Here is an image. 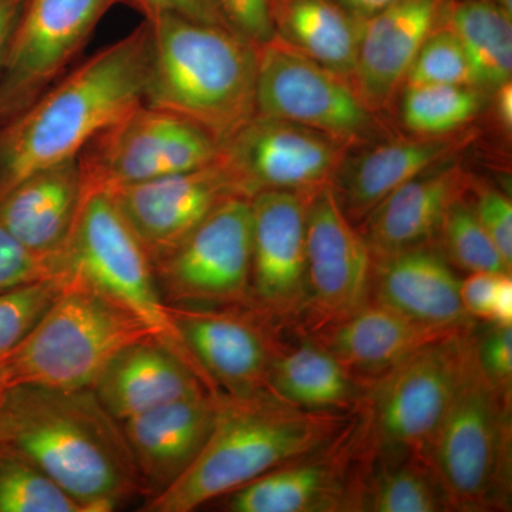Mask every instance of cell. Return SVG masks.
I'll use <instances>...</instances> for the list:
<instances>
[{
  "label": "cell",
  "mask_w": 512,
  "mask_h": 512,
  "mask_svg": "<svg viewBox=\"0 0 512 512\" xmlns=\"http://www.w3.org/2000/svg\"><path fill=\"white\" fill-rule=\"evenodd\" d=\"M150 45L144 20L0 124V198L30 175L79 157L101 130L144 103Z\"/></svg>",
  "instance_id": "cell-1"
},
{
  "label": "cell",
  "mask_w": 512,
  "mask_h": 512,
  "mask_svg": "<svg viewBox=\"0 0 512 512\" xmlns=\"http://www.w3.org/2000/svg\"><path fill=\"white\" fill-rule=\"evenodd\" d=\"M119 423L92 389H6L3 443L42 468L84 512L113 511L134 495H146Z\"/></svg>",
  "instance_id": "cell-2"
},
{
  "label": "cell",
  "mask_w": 512,
  "mask_h": 512,
  "mask_svg": "<svg viewBox=\"0 0 512 512\" xmlns=\"http://www.w3.org/2000/svg\"><path fill=\"white\" fill-rule=\"evenodd\" d=\"M357 409V407H356ZM306 410L271 393L222 394L210 439L170 488L148 498L146 512H191L330 443L356 412Z\"/></svg>",
  "instance_id": "cell-3"
},
{
  "label": "cell",
  "mask_w": 512,
  "mask_h": 512,
  "mask_svg": "<svg viewBox=\"0 0 512 512\" xmlns=\"http://www.w3.org/2000/svg\"><path fill=\"white\" fill-rule=\"evenodd\" d=\"M144 20L151 35L144 104L224 146L256 114V46L224 26L173 15Z\"/></svg>",
  "instance_id": "cell-4"
},
{
  "label": "cell",
  "mask_w": 512,
  "mask_h": 512,
  "mask_svg": "<svg viewBox=\"0 0 512 512\" xmlns=\"http://www.w3.org/2000/svg\"><path fill=\"white\" fill-rule=\"evenodd\" d=\"M64 278L66 284L52 308L18 348L8 353L6 387L93 389L121 350L156 338L146 323L92 286Z\"/></svg>",
  "instance_id": "cell-5"
},
{
  "label": "cell",
  "mask_w": 512,
  "mask_h": 512,
  "mask_svg": "<svg viewBox=\"0 0 512 512\" xmlns=\"http://www.w3.org/2000/svg\"><path fill=\"white\" fill-rule=\"evenodd\" d=\"M424 461L443 488L451 511L507 507L511 487V393L495 387L478 365L476 336Z\"/></svg>",
  "instance_id": "cell-6"
},
{
  "label": "cell",
  "mask_w": 512,
  "mask_h": 512,
  "mask_svg": "<svg viewBox=\"0 0 512 512\" xmlns=\"http://www.w3.org/2000/svg\"><path fill=\"white\" fill-rule=\"evenodd\" d=\"M57 269L146 323L158 340L200 372L171 320L150 256L109 192L84 190L72 234L57 255Z\"/></svg>",
  "instance_id": "cell-7"
},
{
  "label": "cell",
  "mask_w": 512,
  "mask_h": 512,
  "mask_svg": "<svg viewBox=\"0 0 512 512\" xmlns=\"http://www.w3.org/2000/svg\"><path fill=\"white\" fill-rule=\"evenodd\" d=\"M474 328L429 343L369 384L362 407L377 454L424 461L473 348Z\"/></svg>",
  "instance_id": "cell-8"
},
{
  "label": "cell",
  "mask_w": 512,
  "mask_h": 512,
  "mask_svg": "<svg viewBox=\"0 0 512 512\" xmlns=\"http://www.w3.org/2000/svg\"><path fill=\"white\" fill-rule=\"evenodd\" d=\"M220 153L202 128L143 103L101 130L77 160L84 190L113 192L204 167Z\"/></svg>",
  "instance_id": "cell-9"
},
{
  "label": "cell",
  "mask_w": 512,
  "mask_h": 512,
  "mask_svg": "<svg viewBox=\"0 0 512 512\" xmlns=\"http://www.w3.org/2000/svg\"><path fill=\"white\" fill-rule=\"evenodd\" d=\"M375 441L362 403L330 443L228 494L232 512L360 511Z\"/></svg>",
  "instance_id": "cell-10"
},
{
  "label": "cell",
  "mask_w": 512,
  "mask_h": 512,
  "mask_svg": "<svg viewBox=\"0 0 512 512\" xmlns=\"http://www.w3.org/2000/svg\"><path fill=\"white\" fill-rule=\"evenodd\" d=\"M251 265V198L245 197L222 202L153 264L168 305L247 309Z\"/></svg>",
  "instance_id": "cell-11"
},
{
  "label": "cell",
  "mask_w": 512,
  "mask_h": 512,
  "mask_svg": "<svg viewBox=\"0 0 512 512\" xmlns=\"http://www.w3.org/2000/svg\"><path fill=\"white\" fill-rule=\"evenodd\" d=\"M256 114L284 120L332 138L342 146L375 131L350 80L303 55L278 35L256 46Z\"/></svg>",
  "instance_id": "cell-12"
},
{
  "label": "cell",
  "mask_w": 512,
  "mask_h": 512,
  "mask_svg": "<svg viewBox=\"0 0 512 512\" xmlns=\"http://www.w3.org/2000/svg\"><path fill=\"white\" fill-rule=\"evenodd\" d=\"M121 0H25L0 72V124L69 70L100 20Z\"/></svg>",
  "instance_id": "cell-13"
},
{
  "label": "cell",
  "mask_w": 512,
  "mask_h": 512,
  "mask_svg": "<svg viewBox=\"0 0 512 512\" xmlns=\"http://www.w3.org/2000/svg\"><path fill=\"white\" fill-rule=\"evenodd\" d=\"M311 198L266 191L251 198L249 311L275 329L301 328L308 309L306 210Z\"/></svg>",
  "instance_id": "cell-14"
},
{
  "label": "cell",
  "mask_w": 512,
  "mask_h": 512,
  "mask_svg": "<svg viewBox=\"0 0 512 512\" xmlns=\"http://www.w3.org/2000/svg\"><path fill=\"white\" fill-rule=\"evenodd\" d=\"M343 151L311 128L255 114L221 147V156L244 197L286 191L312 198L332 185Z\"/></svg>",
  "instance_id": "cell-15"
},
{
  "label": "cell",
  "mask_w": 512,
  "mask_h": 512,
  "mask_svg": "<svg viewBox=\"0 0 512 512\" xmlns=\"http://www.w3.org/2000/svg\"><path fill=\"white\" fill-rule=\"evenodd\" d=\"M168 306L184 348L215 393L247 399L268 392L278 329L247 308Z\"/></svg>",
  "instance_id": "cell-16"
},
{
  "label": "cell",
  "mask_w": 512,
  "mask_h": 512,
  "mask_svg": "<svg viewBox=\"0 0 512 512\" xmlns=\"http://www.w3.org/2000/svg\"><path fill=\"white\" fill-rule=\"evenodd\" d=\"M373 255L362 232L340 208L332 185L308 201V309L299 332H315L369 302Z\"/></svg>",
  "instance_id": "cell-17"
},
{
  "label": "cell",
  "mask_w": 512,
  "mask_h": 512,
  "mask_svg": "<svg viewBox=\"0 0 512 512\" xmlns=\"http://www.w3.org/2000/svg\"><path fill=\"white\" fill-rule=\"evenodd\" d=\"M109 194L153 264L180 245L222 202L244 197L221 153L204 167Z\"/></svg>",
  "instance_id": "cell-18"
},
{
  "label": "cell",
  "mask_w": 512,
  "mask_h": 512,
  "mask_svg": "<svg viewBox=\"0 0 512 512\" xmlns=\"http://www.w3.org/2000/svg\"><path fill=\"white\" fill-rule=\"evenodd\" d=\"M448 0H394L363 20L352 84L367 109H386L417 53L443 20Z\"/></svg>",
  "instance_id": "cell-19"
},
{
  "label": "cell",
  "mask_w": 512,
  "mask_h": 512,
  "mask_svg": "<svg viewBox=\"0 0 512 512\" xmlns=\"http://www.w3.org/2000/svg\"><path fill=\"white\" fill-rule=\"evenodd\" d=\"M461 279L439 247L420 245L373 256L369 301L424 325L476 326L460 298Z\"/></svg>",
  "instance_id": "cell-20"
},
{
  "label": "cell",
  "mask_w": 512,
  "mask_h": 512,
  "mask_svg": "<svg viewBox=\"0 0 512 512\" xmlns=\"http://www.w3.org/2000/svg\"><path fill=\"white\" fill-rule=\"evenodd\" d=\"M221 397L177 400L121 423L147 498L164 493L200 456L214 430Z\"/></svg>",
  "instance_id": "cell-21"
},
{
  "label": "cell",
  "mask_w": 512,
  "mask_h": 512,
  "mask_svg": "<svg viewBox=\"0 0 512 512\" xmlns=\"http://www.w3.org/2000/svg\"><path fill=\"white\" fill-rule=\"evenodd\" d=\"M93 392L120 423L148 410L214 394L204 377L180 353L156 338L121 350L103 370Z\"/></svg>",
  "instance_id": "cell-22"
},
{
  "label": "cell",
  "mask_w": 512,
  "mask_h": 512,
  "mask_svg": "<svg viewBox=\"0 0 512 512\" xmlns=\"http://www.w3.org/2000/svg\"><path fill=\"white\" fill-rule=\"evenodd\" d=\"M466 329L424 325L369 301L346 318L306 335L369 386L416 350Z\"/></svg>",
  "instance_id": "cell-23"
},
{
  "label": "cell",
  "mask_w": 512,
  "mask_h": 512,
  "mask_svg": "<svg viewBox=\"0 0 512 512\" xmlns=\"http://www.w3.org/2000/svg\"><path fill=\"white\" fill-rule=\"evenodd\" d=\"M450 163L448 158L397 188L357 225L373 256L436 241L448 208L467 194V175Z\"/></svg>",
  "instance_id": "cell-24"
},
{
  "label": "cell",
  "mask_w": 512,
  "mask_h": 512,
  "mask_svg": "<svg viewBox=\"0 0 512 512\" xmlns=\"http://www.w3.org/2000/svg\"><path fill=\"white\" fill-rule=\"evenodd\" d=\"M84 195L79 160L30 175L0 198V224L37 255L56 258L72 234Z\"/></svg>",
  "instance_id": "cell-25"
},
{
  "label": "cell",
  "mask_w": 512,
  "mask_h": 512,
  "mask_svg": "<svg viewBox=\"0 0 512 512\" xmlns=\"http://www.w3.org/2000/svg\"><path fill=\"white\" fill-rule=\"evenodd\" d=\"M456 148V141L441 137L380 144L349 163L342 161L332 183L333 192L346 217L359 225L397 188L444 163Z\"/></svg>",
  "instance_id": "cell-26"
},
{
  "label": "cell",
  "mask_w": 512,
  "mask_h": 512,
  "mask_svg": "<svg viewBox=\"0 0 512 512\" xmlns=\"http://www.w3.org/2000/svg\"><path fill=\"white\" fill-rule=\"evenodd\" d=\"M295 346H279L272 360L268 392L306 410L352 412L365 399L367 384L311 336Z\"/></svg>",
  "instance_id": "cell-27"
},
{
  "label": "cell",
  "mask_w": 512,
  "mask_h": 512,
  "mask_svg": "<svg viewBox=\"0 0 512 512\" xmlns=\"http://www.w3.org/2000/svg\"><path fill=\"white\" fill-rule=\"evenodd\" d=\"M276 35L352 82L363 20L336 0H272Z\"/></svg>",
  "instance_id": "cell-28"
},
{
  "label": "cell",
  "mask_w": 512,
  "mask_h": 512,
  "mask_svg": "<svg viewBox=\"0 0 512 512\" xmlns=\"http://www.w3.org/2000/svg\"><path fill=\"white\" fill-rule=\"evenodd\" d=\"M443 23L466 50L476 89L494 92L512 74V15L494 0H448Z\"/></svg>",
  "instance_id": "cell-29"
},
{
  "label": "cell",
  "mask_w": 512,
  "mask_h": 512,
  "mask_svg": "<svg viewBox=\"0 0 512 512\" xmlns=\"http://www.w3.org/2000/svg\"><path fill=\"white\" fill-rule=\"evenodd\" d=\"M363 511L443 512L451 508L426 461L376 453L363 488Z\"/></svg>",
  "instance_id": "cell-30"
},
{
  "label": "cell",
  "mask_w": 512,
  "mask_h": 512,
  "mask_svg": "<svg viewBox=\"0 0 512 512\" xmlns=\"http://www.w3.org/2000/svg\"><path fill=\"white\" fill-rule=\"evenodd\" d=\"M481 107L476 87L453 84H407L403 121L424 137H443L470 123Z\"/></svg>",
  "instance_id": "cell-31"
},
{
  "label": "cell",
  "mask_w": 512,
  "mask_h": 512,
  "mask_svg": "<svg viewBox=\"0 0 512 512\" xmlns=\"http://www.w3.org/2000/svg\"><path fill=\"white\" fill-rule=\"evenodd\" d=\"M0 512H84L45 471L10 444H0Z\"/></svg>",
  "instance_id": "cell-32"
},
{
  "label": "cell",
  "mask_w": 512,
  "mask_h": 512,
  "mask_svg": "<svg viewBox=\"0 0 512 512\" xmlns=\"http://www.w3.org/2000/svg\"><path fill=\"white\" fill-rule=\"evenodd\" d=\"M440 251L453 268L467 274L494 272L511 274L508 265L487 232L481 227L466 195L448 208L439 237Z\"/></svg>",
  "instance_id": "cell-33"
},
{
  "label": "cell",
  "mask_w": 512,
  "mask_h": 512,
  "mask_svg": "<svg viewBox=\"0 0 512 512\" xmlns=\"http://www.w3.org/2000/svg\"><path fill=\"white\" fill-rule=\"evenodd\" d=\"M64 275L47 276L0 292V355L18 348L62 293Z\"/></svg>",
  "instance_id": "cell-34"
},
{
  "label": "cell",
  "mask_w": 512,
  "mask_h": 512,
  "mask_svg": "<svg viewBox=\"0 0 512 512\" xmlns=\"http://www.w3.org/2000/svg\"><path fill=\"white\" fill-rule=\"evenodd\" d=\"M406 82L476 87L466 50L443 20L421 46Z\"/></svg>",
  "instance_id": "cell-35"
},
{
  "label": "cell",
  "mask_w": 512,
  "mask_h": 512,
  "mask_svg": "<svg viewBox=\"0 0 512 512\" xmlns=\"http://www.w3.org/2000/svg\"><path fill=\"white\" fill-rule=\"evenodd\" d=\"M53 275H59L57 256L29 251L0 224V292Z\"/></svg>",
  "instance_id": "cell-36"
},
{
  "label": "cell",
  "mask_w": 512,
  "mask_h": 512,
  "mask_svg": "<svg viewBox=\"0 0 512 512\" xmlns=\"http://www.w3.org/2000/svg\"><path fill=\"white\" fill-rule=\"evenodd\" d=\"M470 202L481 227L503 255L505 262L512 266L511 198L497 188L480 185Z\"/></svg>",
  "instance_id": "cell-37"
},
{
  "label": "cell",
  "mask_w": 512,
  "mask_h": 512,
  "mask_svg": "<svg viewBox=\"0 0 512 512\" xmlns=\"http://www.w3.org/2000/svg\"><path fill=\"white\" fill-rule=\"evenodd\" d=\"M228 28L259 46L275 37L272 0H212Z\"/></svg>",
  "instance_id": "cell-38"
},
{
  "label": "cell",
  "mask_w": 512,
  "mask_h": 512,
  "mask_svg": "<svg viewBox=\"0 0 512 512\" xmlns=\"http://www.w3.org/2000/svg\"><path fill=\"white\" fill-rule=\"evenodd\" d=\"M476 356L488 380L503 392L511 393L512 325L490 323L481 335L476 333Z\"/></svg>",
  "instance_id": "cell-39"
},
{
  "label": "cell",
  "mask_w": 512,
  "mask_h": 512,
  "mask_svg": "<svg viewBox=\"0 0 512 512\" xmlns=\"http://www.w3.org/2000/svg\"><path fill=\"white\" fill-rule=\"evenodd\" d=\"M121 2H127L128 5L140 10L144 19L173 15L228 28L220 10L212 0H121Z\"/></svg>",
  "instance_id": "cell-40"
},
{
  "label": "cell",
  "mask_w": 512,
  "mask_h": 512,
  "mask_svg": "<svg viewBox=\"0 0 512 512\" xmlns=\"http://www.w3.org/2000/svg\"><path fill=\"white\" fill-rule=\"evenodd\" d=\"M504 275L494 272H474L461 279L460 298L468 315L476 320H490L491 309L497 293L498 285Z\"/></svg>",
  "instance_id": "cell-41"
},
{
  "label": "cell",
  "mask_w": 512,
  "mask_h": 512,
  "mask_svg": "<svg viewBox=\"0 0 512 512\" xmlns=\"http://www.w3.org/2000/svg\"><path fill=\"white\" fill-rule=\"evenodd\" d=\"M25 0H0V72L8 49L10 35L18 22Z\"/></svg>",
  "instance_id": "cell-42"
},
{
  "label": "cell",
  "mask_w": 512,
  "mask_h": 512,
  "mask_svg": "<svg viewBox=\"0 0 512 512\" xmlns=\"http://www.w3.org/2000/svg\"><path fill=\"white\" fill-rule=\"evenodd\" d=\"M488 323L494 325L511 326L512 325V279L511 275H504L498 285L497 293L491 309L490 320Z\"/></svg>",
  "instance_id": "cell-43"
},
{
  "label": "cell",
  "mask_w": 512,
  "mask_h": 512,
  "mask_svg": "<svg viewBox=\"0 0 512 512\" xmlns=\"http://www.w3.org/2000/svg\"><path fill=\"white\" fill-rule=\"evenodd\" d=\"M350 15L360 20H367L386 9L394 0H336Z\"/></svg>",
  "instance_id": "cell-44"
},
{
  "label": "cell",
  "mask_w": 512,
  "mask_h": 512,
  "mask_svg": "<svg viewBox=\"0 0 512 512\" xmlns=\"http://www.w3.org/2000/svg\"><path fill=\"white\" fill-rule=\"evenodd\" d=\"M495 114L505 131L512 130V83L501 84L494 90Z\"/></svg>",
  "instance_id": "cell-45"
},
{
  "label": "cell",
  "mask_w": 512,
  "mask_h": 512,
  "mask_svg": "<svg viewBox=\"0 0 512 512\" xmlns=\"http://www.w3.org/2000/svg\"><path fill=\"white\" fill-rule=\"evenodd\" d=\"M6 360H8V353L6 355H0V389H6L5 386V369Z\"/></svg>",
  "instance_id": "cell-46"
},
{
  "label": "cell",
  "mask_w": 512,
  "mask_h": 512,
  "mask_svg": "<svg viewBox=\"0 0 512 512\" xmlns=\"http://www.w3.org/2000/svg\"><path fill=\"white\" fill-rule=\"evenodd\" d=\"M8 389V387H6ZM6 389H0V444L3 443V429H2V410H3V403H5V394Z\"/></svg>",
  "instance_id": "cell-47"
}]
</instances>
